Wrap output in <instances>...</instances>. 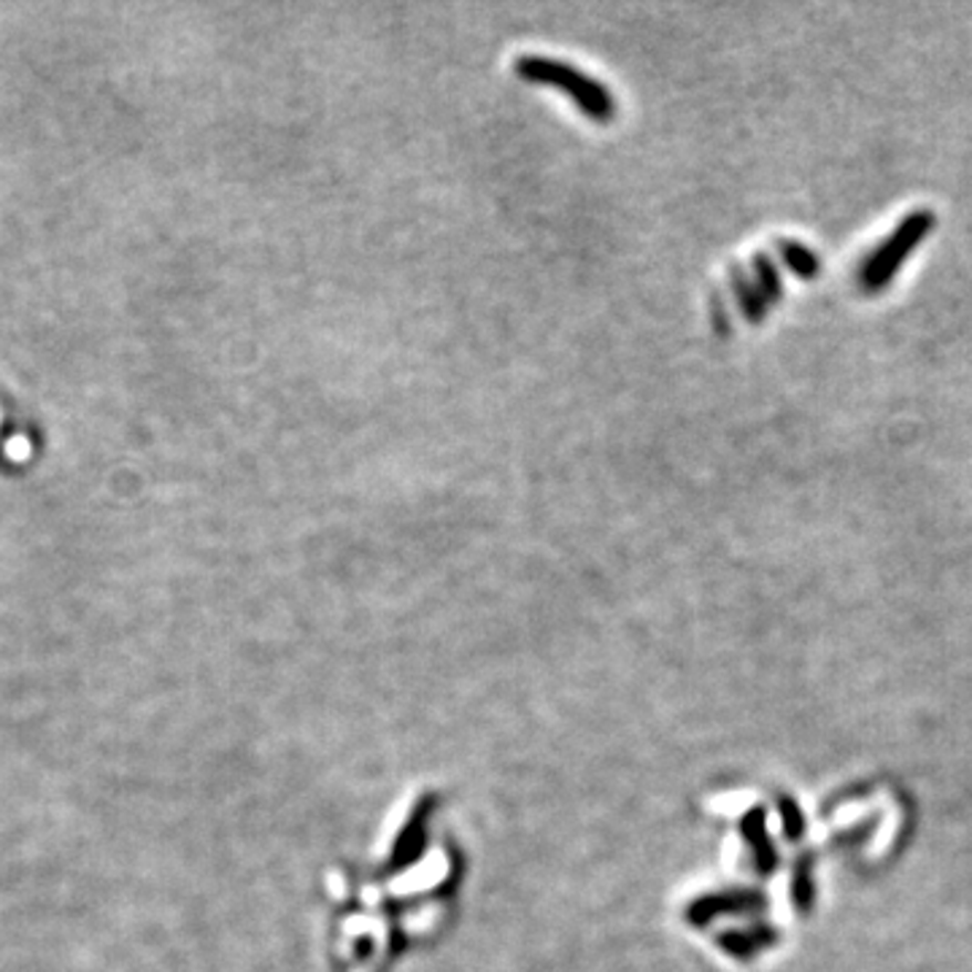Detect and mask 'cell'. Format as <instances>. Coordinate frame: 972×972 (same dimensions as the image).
<instances>
[{"label": "cell", "mask_w": 972, "mask_h": 972, "mask_svg": "<svg viewBox=\"0 0 972 972\" xmlns=\"http://www.w3.org/2000/svg\"><path fill=\"white\" fill-rule=\"evenodd\" d=\"M441 797H414L371 872L343 870L328 951L335 972H386L452 919L463 859L441 829Z\"/></svg>", "instance_id": "1"}, {"label": "cell", "mask_w": 972, "mask_h": 972, "mask_svg": "<svg viewBox=\"0 0 972 972\" xmlns=\"http://www.w3.org/2000/svg\"><path fill=\"white\" fill-rule=\"evenodd\" d=\"M514 71L519 76H525L527 82H544L554 84L557 90H565L581 106L583 114L592 116L597 122H608L617 114V97L608 90V84H602L592 73L581 71L570 60H559L540 52H525L514 60Z\"/></svg>", "instance_id": "2"}]
</instances>
